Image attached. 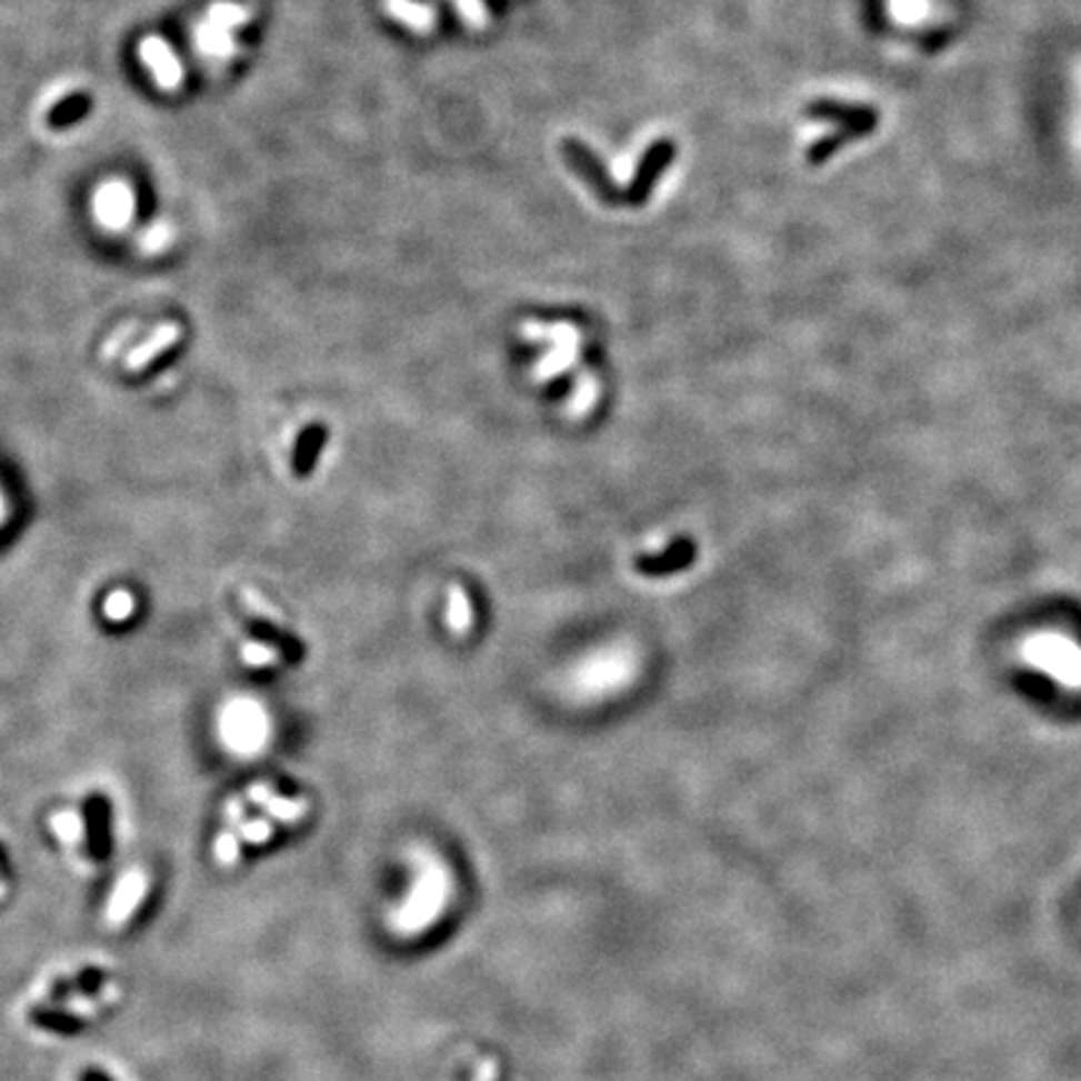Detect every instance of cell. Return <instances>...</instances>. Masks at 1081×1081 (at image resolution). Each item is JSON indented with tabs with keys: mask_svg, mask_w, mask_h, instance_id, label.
<instances>
[{
	"mask_svg": "<svg viewBox=\"0 0 1081 1081\" xmlns=\"http://www.w3.org/2000/svg\"><path fill=\"white\" fill-rule=\"evenodd\" d=\"M238 607H241L248 627H251V631L256 633L258 639L266 641L268 647H273L283 659H289V661L303 659V651H306L303 643L296 639L289 629H283V623L279 621V617H276V613L268 609L253 591L243 589L241 597H238Z\"/></svg>",
	"mask_w": 1081,
	"mask_h": 1081,
	"instance_id": "obj_2",
	"label": "cell"
},
{
	"mask_svg": "<svg viewBox=\"0 0 1081 1081\" xmlns=\"http://www.w3.org/2000/svg\"><path fill=\"white\" fill-rule=\"evenodd\" d=\"M51 827L58 837H61L66 844H78V839H81L83 834V821L78 814H71V811H66V814H56L53 821H51Z\"/></svg>",
	"mask_w": 1081,
	"mask_h": 1081,
	"instance_id": "obj_13",
	"label": "cell"
},
{
	"mask_svg": "<svg viewBox=\"0 0 1081 1081\" xmlns=\"http://www.w3.org/2000/svg\"><path fill=\"white\" fill-rule=\"evenodd\" d=\"M133 609H136V601H133L131 593H126V591L111 593V597H108V601H106V607H103L106 617L111 621H126L133 613Z\"/></svg>",
	"mask_w": 1081,
	"mask_h": 1081,
	"instance_id": "obj_14",
	"label": "cell"
},
{
	"mask_svg": "<svg viewBox=\"0 0 1081 1081\" xmlns=\"http://www.w3.org/2000/svg\"><path fill=\"white\" fill-rule=\"evenodd\" d=\"M86 1081H108V1079L103 1074H93V1071H91V1074L86 1077Z\"/></svg>",
	"mask_w": 1081,
	"mask_h": 1081,
	"instance_id": "obj_19",
	"label": "cell"
},
{
	"mask_svg": "<svg viewBox=\"0 0 1081 1081\" xmlns=\"http://www.w3.org/2000/svg\"><path fill=\"white\" fill-rule=\"evenodd\" d=\"M91 111H93V96L86 91H76L71 96H66L63 101H58L51 111H48V128H51V131H66V128H73L81 123Z\"/></svg>",
	"mask_w": 1081,
	"mask_h": 1081,
	"instance_id": "obj_5",
	"label": "cell"
},
{
	"mask_svg": "<svg viewBox=\"0 0 1081 1081\" xmlns=\"http://www.w3.org/2000/svg\"><path fill=\"white\" fill-rule=\"evenodd\" d=\"M263 807L273 819L289 821V824L296 819H301L306 814V809H309L303 799H283V797H276V793H271V797L266 799Z\"/></svg>",
	"mask_w": 1081,
	"mask_h": 1081,
	"instance_id": "obj_12",
	"label": "cell"
},
{
	"mask_svg": "<svg viewBox=\"0 0 1081 1081\" xmlns=\"http://www.w3.org/2000/svg\"><path fill=\"white\" fill-rule=\"evenodd\" d=\"M413 887L403 904L389 917V927L399 937H419L429 931L451 899V874L429 851H413Z\"/></svg>",
	"mask_w": 1081,
	"mask_h": 1081,
	"instance_id": "obj_1",
	"label": "cell"
},
{
	"mask_svg": "<svg viewBox=\"0 0 1081 1081\" xmlns=\"http://www.w3.org/2000/svg\"><path fill=\"white\" fill-rule=\"evenodd\" d=\"M389 11L396 18H399V21H403L406 26H411L413 31L426 33V31H431V26H433L431 8L411 3V0H389Z\"/></svg>",
	"mask_w": 1081,
	"mask_h": 1081,
	"instance_id": "obj_9",
	"label": "cell"
},
{
	"mask_svg": "<svg viewBox=\"0 0 1081 1081\" xmlns=\"http://www.w3.org/2000/svg\"><path fill=\"white\" fill-rule=\"evenodd\" d=\"M243 659L251 667H271V663L279 661V651L268 647V643H248V647H243Z\"/></svg>",
	"mask_w": 1081,
	"mask_h": 1081,
	"instance_id": "obj_15",
	"label": "cell"
},
{
	"mask_svg": "<svg viewBox=\"0 0 1081 1081\" xmlns=\"http://www.w3.org/2000/svg\"><path fill=\"white\" fill-rule=\"evenodd\" d=\"M241 837L251 844H266L268 837H271V827L266 821H251V824L241 827Z\"/></svg>",
	"mask_w": 1081,
	"mask_h": 1081,
	"instance_id": "obj_17",
	"label": "cell"
},
{
	"mask_svg": "<svg viewBox=\"0 0 1081 1081\" xmlns=\"http://www.w3.org/2000/svg\"><path fill=\"white\" fill-rule=\"evenodd\" d=\"M599 399V381L593 379L591 373H581L577 379V391L571 396L569 411L573 416H583L593 409V403Z\"/></svg>",
	"mask_w": 1081,
	"mask_h": 1081,
	"instance_id": "obj_11",
	"label": "cell"
},
{
	"mask_svg": "<svg viewBox=\"0 0 1081 1081\" xmlns=\"http://www.w3.org/2000/svg\"><path fill=\"white\" fill-rule=\"evenodd\" d=\"M446 619H449V629L453 633H466L471 629V601L461 587H451L449 591V611H446Z\"/></svg>",
	"mask_w": 1081,
	"mask_h": 1081,
	"instance_id": "obj_10",
	"label": "cell"
},
{
	"mask_svg": "<svg viewBox=\"0 0 1081 1081\" xmlns=\"http://www.w3.org/2000/svg\"><path fill=\"white\" fill-rule=\"evenodd\" d=\"M456 6H459V11L469 18V23L473 26H481L483 23V6H481V0H456Z\"/></svg>",
	"mask_w": 1081,
	"mask_h": 1081,
	"instance_id": "obj_18",
	"label": "cell"
},
{
	"mask_svg": "<svg viewBox=\"0 0 1081 1081\" xmlns=\"http://www.w3.org/2000/svg\"><path fill=\"white\" fill-rule=\"evenodd\" d=\"M216 857L226 867L233 864V861L238 859V841H236L233 834L218 837V841H216Z\"/></svg>",
	"mask_w": 1081,
	"mask_h": 1081,
	"instance_id": "obj_16",
	"label": "cell"
},
{
	"mask_svg": "<svg viewBox=\"0 0 1081 1081\" xmlns=\"http://www.w3.org/2000/svg\"><path fill=\"white\" fill-rule=\"evenodd\" d=\"M693 553H697L693 543L689 539H679L667 553H663V557L641 559L637 563V569L641 573H647V577H661V573H671V571H679L683 567H689V563L693 561Z\"/></svg>",
	"mask_w": 1081,
	"mask_h": 1081,
	"instance_id": "obj_6",
	"label": "cell"
},
{
	"mask_svg": "<svg viewBox=\"0 0 1081 1081\" xmlns=\"http://www.w3.org/2000/svg\"><path fill=\"white\" fill-rule=\"evenodd\" d=\"M178 341H181V329H178V326H163V329L156 331L141 349H136L131 356H128V369L131 371L143 369V366L151 363L156 356L173 349Z\"/></svg>",
	"mask_w": 1081,
	"mask_h": 1081,
	"instance_id": "obj_7",
	"label": "cell"
},
{
	"mask_svg": "<svg viewBox=\"0 0 1081 1081\" xmlns=\"http://www.w3.org/2000/svg\"><path fill=\"white\" fill-rule=\"evenodd\" d=\"M148 891V877L143 871H128V874L118 881V887L111 897V904H108V924L121 927L128 921V917L133 914L136 907L141 904V899Z\"/></svg>",
	"mask_w": 1081,
	"mask_h": 1081,
	"instance_id": "obj_4",
	"label": "cell"
},
{
	"mask_svg": "<svg viewBox=\"0 0 1081 1081\" xmlns=\"http://www.w3.org/2000/svg\"><path fill=\"white\" fill-rule=\"evenodd\" d=\"M323 446H326L323 426H309V429L301 433L299 446H296L293 471L299 476H309L313 471L316 459H319V453L323 451Z\"/></svg>",
	"mask_w": 1081,
	"mask_h": 1081,
	"instance_id": "obj_8",
	"label": "cell"
},
{
	"mask_svg": "<svg viewBox=\"0 0 1081 1081\" xmlns=\"http://www.w3.org/2000/svg\"><path fill=\"white\" fill-rule=\"evenodd\" d=\"M523 336L529 341H541L551 339L553 349L539 366H536V379H551V376L569 371L577 356L581 351V333L577 326L571 323H557V326H541L536 321H529L523 326Z\"/></svg>",
	"mask_w": 1081,
	"mask_h": 1081,
	"instance_id": "obj_3",
	"label": "cell"
}]
</instances>
